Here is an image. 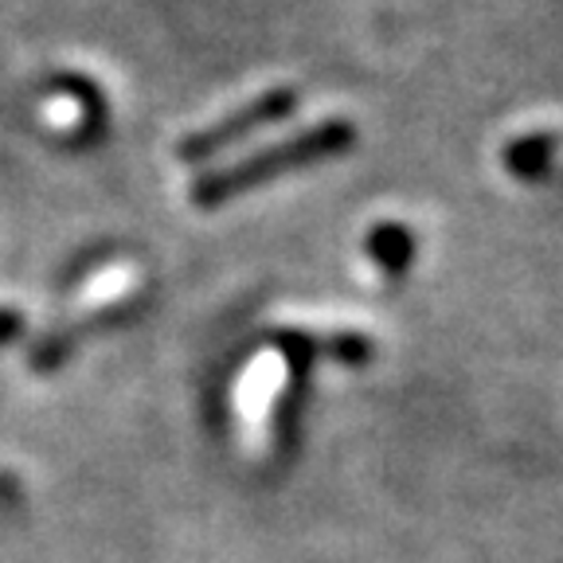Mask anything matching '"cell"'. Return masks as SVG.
Wrapping results in <instances>:
<instances>
[{"label":"cell","instance_id":"1","mask_svg":"<svg viewBox=\"0 0 563 563\" xmlns=\"http://www.w3.org/2000/svg\"><path fill=\"white\" fill-rule=\"evenodd\" d=\"M352 145H356V125L349 118H325V122L309 125V130H298L294 137L263 145L251 157H239L231 165L203 173L192 185V203L196 208H223V203L255 192V188L271 185L278 176H290L301 173V168L344 157Z\"/></svg>","mask_w":563,"mask_h":563},{"label":"cell","instance_id":"2","mask_svg":"<svg viewBox=\"0 0 563 563\" xmlns=\"http://www.w3.org/2000/svg\"><path fill=\"white\" fill-rule=\"evenodd\" d=\"M301 106V90L298 87H271L263 95H255L251 102L235 106L228 118L203 125V130L188 133L180 145H176V157L185 165H203V161H216L220 153H228L231 145L246 141L251 133L266 130V125H278L286 118L298 114Z\"/></svg>","mask_w":563,"mask_h":563},{"label":"cell","instance_id":"6","mask_svg":"<svg viewBox=\"0 0 563 563\" xmlns=\"http://www.w3.org/2000/svg\"><path fill=\"white\" fill-rule=\"evenodd\" d=\"M16 333H20V313H12V309H0V344H9Z\"/></svg>","mask_w":563,"mask_h":563},{"label":"cell","instance_id":"4","mask_svg":"<svg viewBox=\"0 0 563 563\" xmlns=\"http://www.w3.org/2000/svg\"><path fill=\"white\" fill-rule=\"evenodd\" d=\"M415 231L404 223H376V228L364 235V251L368 258L387 274V278H404L415 266Z\"/></svg>","mask_w":563,"mask_h":563},{"label":"cell","instance_id":"5","mask_svg":"<svg viewBox=\"0 0 563 563\" xmlns=\"http://www.w3.org/2000/svg\"><path fill=\"white\" fill-rule=\"evenodd\" d=\"M555 150H560L555 133L532 130V133L512 137L509 145H505L501 161H505V168H509V176L532 185V180H544L548 176V168H552V161H555Z\"/></svg>","mask_w":563,"mask_h":563},{"label":"cell","instance_id":"3","mask_svg":"<svg viewBox=\"0 0 563 563\" xmlns=\"http://www.w3.org/2000/svg\"><path fill=\"white\" fill-rule=\"evenodd\" d=\"M47 90H59V95L75 98V106L82 110L79 118V137L70 141V145H90L106 133V122H110V110H106V98L102 87L90 82L87 75H75V70H63L55 79H47Z\"/></svg>","mask_w":563,"mask_h":563},{"label":"cell","instance_id":"7","mask_svg":"<svg viewBox=\"0 0 563 563\" xmlns=\"http://www.w3.org/2000/svg\"><path fill=\"white\" fill-rule=\"evenodd\" d=\"M20 497V485L9 474H0V505H12Z\"/></svg>","mask_w":563,"mask_h":563}]
</instances>
